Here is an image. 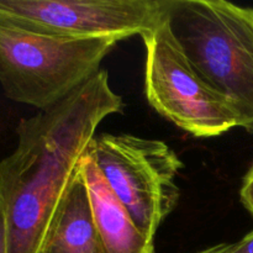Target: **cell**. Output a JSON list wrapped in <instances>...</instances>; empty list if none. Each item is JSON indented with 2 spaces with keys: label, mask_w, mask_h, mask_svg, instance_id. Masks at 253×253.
<instances>
[{
  "label": "cell",
  "mask_w": 253,
  "mask_h": 253,
  "mask_svg": "<svg viewBox=\"0 0 253 253\" xmlns=\"http://www.w3.org/2000/svg\"><path fill=\"white\" fill-rule=\"evenodd\" d=\"M104 179L138 229L155 240L177 207L183 163L169 145L130 133H100L88 148Z\"/></svg>",
  "instance_id": "obj_4"
},
{
  "label": "cell",
  "mask_w": 253,
  "mask_h": 253,
  "mask_svg": "<svg viewBox=\"0 0 253 253\" xmlns=\"http://www.w3.org/2000/svg\"><path fill=\"white\" fill-rule=\"evenodd\" d=\"M120 39H76L0 24V85L15 103L47 110L93 78Z\"/></svg>",
  "instance_id": "obj_3"
},
{
  "label": "cell",
  "mask_w": 253,
  "mask_h": 253,
  "mask_svg": "<svg viewBox=\"0 0 253 253\" xmlns=\"http://www.w3.org/2000/svg\"><path fill=\"white\" fill-rule=\"evenodd\" d=\"M230 245L231 244H217L195 253H227L230 250Z\"/></svg>",
  "instance_id": "obj_12"
},
{
  "label": "cell",
  "mask_w": 253,
  "mask_h": 253,
  "mask_svg": "<svg viewBox=\"0 0 253 253\" xmlns=\"http://www.w3.org/2000/svg\"><path fill=\"white\" fill-rule=\"evenodd\" d=\"M240 198L247 211L253 216V163L242 180Z\"/></svg>",
  "instance_id": "obj_9"
},
{
  "label": "cell",
  "mask_w": 253,
  "mask_h": 253,
  "mask_svg": "<svg viewBox=\"0 0 253 253\" xmlns=\"http://www.w3.org/2000/svg\"><path fill=\"white\" fill-rule=\"evenodd\" d=\"M0 253H7L6 225H5V217L1 207H0Z\"/></svg>",
  "instance_id": "obj_11"
},
{
  "label": "cell",
  "mask_w": 253,
  "mask_h": 253,
  "mask_svg": "<svg viewBox=\"0 0 253 253\" xmlns=\"http://www.w3.org/2000/svg\"><path fill=\"white\" fill-rule=\"evenodd\" d=\"M123 110V98L100 69L58 104L20 120L16 147L0 160L7 253H42L52 219L99 125Z\"/></svg>",
  "instance_id": "obj_1"
},
{
  "label": "cell",
  "mask_w": 253,
  "mask_h": 253,
  "mask_svg": "<svg viewBox=\"0 0 253 253\" xmlns=\"http://www.w3.org/2000/svg\"><path fill=\"white\" fill-rule=\"evenodd\" d=\"M81 172L105 253H155V240L138 229L88 152L82 160Z\"/></svg>",
  "instance_id": "obj_7"
},
{
  "label": "cell",
  "mask_w": 253,
  "mask_h": 253,
  "mask_svg": "<svg viewBox=\"0 0 253 253\" xmlns=\"http://www.w3.org/2000/svg\"><path fill=\"white\" fill-rule=\"evenodd\" d=\"M42 253H105L81 168L52 219Z\"/></svg>",
  "instance_id": "obj_8"
},
{
  "label": "cell",
  "mask_w": 253,
  "mask_h": 253,
  "mask_svg": "<svg viewBox=\"0 0 253 253\" xmlns=\"http://www.w3.org/2000/svg\"><path fill=\"white\" fill-rule=\"evenodd\" d=\"M170 0H0V24L76 39L143 36Z\"/></svg>",
  "instance_id": "obj_6"
},
{
  "label": "cell",
  "mask_w": 253,
  "mask_h": 253,
  "mask_svg": "<svg viewBox=\"0 0 253 253\" xmlns=\"http://www.w3.org/2000/svg\"><path fill=\"white\" fill-rule=\"evenodd\" d=\"M167 19L198 74L253 133V6L170 0Z\"/></svg>",
  "instance_id": "obj_2"
},
{
  "label": "cell",
  "mask_w": 253,
  "mask_h": 253,
  "mask_svg": "<svg viewBox=\"0 0 253 253\" xmlns=\"http://www.w3.org/2000/svg\"><path fill=\"white\" fill-rule=\"evenodd\" d=\"M141 39L146 99L160 115L198 138L217 137L239 127L231 109L190 63L167 15Z\"/></svg>",
  "instance_id": "obj_5"
},
{
  "label": "cell",
  "mask_w": 253,
  "mask_h": 253,
  "mask_svg": "<svg viewBox=\"0 0 253 253\" xmlns=\"http://www.w3.org/2000/svg\"><path fill=\"white\" fill-rule=\"evenodd\" d=\"M227 253H253V231L242 237L240 241L230 245Z\"/></svg>",
  "instance_id": "obj_10"
}]
</instances>
